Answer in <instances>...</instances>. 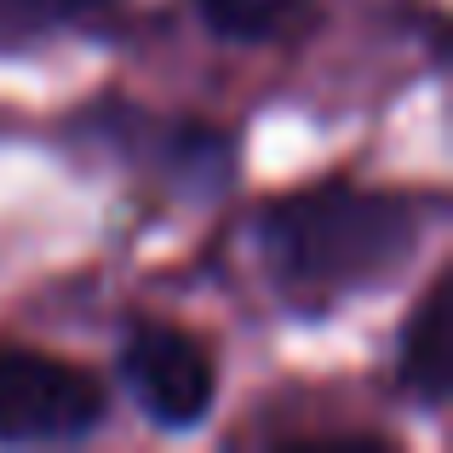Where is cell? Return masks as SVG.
<instances>
[{"label": "cell", "mask_w": 453, "mask_h": 453, "mask_svg": "<svg viewBox=\"0 0 453 453\" xmlns=\"http://www.w3.org/2000/svg\"><path fill=\"white\" fill-rule=\"evenodd\" d=\"M419 247V201L396 189L316 184L265 212V253L299 304H333L379 288Z\"/></svg>", "instance_id": "obj_1"}, {"label": "cell", "mask_w": 453, "mask_h": 453, "mask_svg": "<svg viewBox=\"0 0 453 453\" xmlns=\"http://www.w3.org/2000/svg\"><path fill=\"white\" fill-rule=\"evenodd\" d=\"M98 419L104 390L87 367L0 344V442H75Z\"/></svg>", "instance_id": "obj_2"}, {"label": "cell", "mask_w": 453, "mask_h": 453, "mask_svg": "<svg viewBox=\"0 0 453 453\" xmlns=\"http://www.w3.org/2000/svg\"><path fill=\"white\" fill-rule=\"evenodd\" d=\"M127 385H133L138 408L150 413L166 431H189L212 413V396H219V362L212 350L196 339L189 327H173V321H138L127 333Z\"/></svg>", "instance_id": "obj_3"}, {"label": "cell", "mask_w": 453, "mask_h": 453, "mask_svg": "<svg viewBox=\"0 0 453 453\" xmlns=\"http://www.w3.org/2000/svg\"><path fill=\"white\" fill-rule=\"evenodd\" d=\"M448 373H453V276L442 270L419 293L408 333H402V385L436 408L448 396Z\"/></svg>", "instance_id": "obj_4"}, {"label": "cell", "mask_w": 453, "mask_h": 453, "mask_svg": "<svg viewBox=\"0 0 453 453\" xmlns=\"http://www.w3.org/2000/svg\"><path fill=\"white\" fill-rule=\"evenodd\" d=\"M201 12L224 41L258 46V41H281V35L299 29L310 18V0H201Z\"/></svg>", "instance_id": "obj_5"}, {"label": "cell", "mask_w": 453, "mask_h": 453, "mask_svg": "<svg viewBox=\"0 0 453 453\" xmlns=\"http://www.w3.org/2000/svg\"><path fill=\"white\" fill-rule=\"evenodd\" d=\"M110 6L115 0H0V41H29V35H46V29H69V23H87Z\"/></svg>", "instance_id": "obj_6"}]
</instances>
